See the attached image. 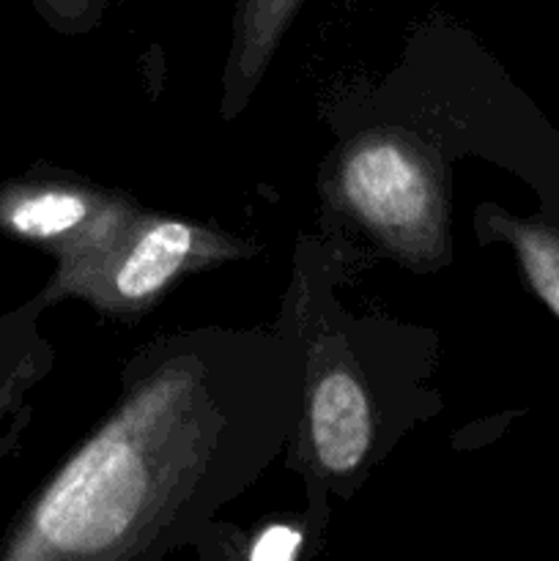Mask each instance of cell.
I'll list each match as a JSON object with an SVG mask.
<instances>
[{
	"label": "cell",
	"mask_w": 559,
	"mask_h": 561,
	"mask_svg": "<svg viewBox=\"0 0 559 561\" xmlns=\"http://www.w3.org/2000/svg\"><path fill=\"white\" fill-rule=\"evenodd\" d=\"M197 370L164 367L88 438L11 529L9 561L118 557L206 455Z\"/></svg>",
	"instance_id": "cell-1"
},
{
	"label": "cell",
	"mask_w": 559,
	"mask_h": 561,
	"mask_svg": "<svg viewBox=\"0 0 559 561\" xmlns=\"http://www.w3.org/2000/svg\"><path fill=\"white\" fill-rule=\"evenodd\" d=\"M230 257L241 244L219 230L132 206L107 233L58 255L42 305L77 296L107 316H140L181 277Z\"/></svg>",
	"instance_id": "cell-2"
},
{
	"label": "cell",
	"mask_w": 559,
	"mask_h": 561,
	"mask_svg": "<svg viewBox=\"0 0 559 561\" xmlns=\"http://www.w3.org/2000/svg\"><path fill=\"white\" fill-rule=\"evenodd\" d=\"M334 186L345 211L392 255L417 266L449 252L447 195L425 148L400 131H370L349 142Z\"/></svg>",
	"instance_id": "cell-3"
},
{
	"label": "cell",
	"mask_w": 559,
	"mask_h": 561,
	"mask_svg": "<svg viewBox=\"0 0 559 561\" xmlns=\"http://www.w3.org/2000/svg\"><path fill=\"white\" fill-rule=\"evenodd\" d=\"M126 197L64 179H20L0 186V230L55 257L107 233L129 208Z\"/></svg>",
	"instance_id": "cell-4"
},
{
	"label": "cell",
	"mask_w": 559,
	"mask_h": 561,
	"mask_svg": "<svg viewBox=\"0 0 559 561\" xmlns=\"http://www.w3.org/2000/svg\"><path fill=\"white\" fill-rule=\"evenodd\" d=\"M373 405L365 383L345 365H312L307 387V442L329 477H351L373 449Z\"/></svg>",
	"instance_id": "cell-5"
},
{
	"label": "cell",
	"mask_w": 559,
	"mask_h": 561,
	"mask_svg": "<svg viewBox=\"0 0 559 561\" xmlns=\"http://www.w3.org/2000/svg\"><path fill=\"white\" fill-rule=\"evenodd\" d=\"M301 0H236L233 47L225 71V115L239 113L261 82Z\"/></svg>",
	"instance_id": "cell-6"
},
{
	"label": "cell",
	"mask_w": 559,
	"mask_h": 561,
	"mask_svg": "<svg viewBox=\"0 0 559 561\" xmlns=\"http://www.w3.org/2000/svg\"><path fill=\"white\" fill-rule=\"evenodd\" d=\"M482 222L493 236L513 247L526 283L559 318V230L537 219L510 217L497 208L482 214Z\"/></svg>",
	"instance_id": "cell-7"
},
{
	"label": "cell",
	"mask_w": 559,
	"mask_h": 561,
	"mask_svg": "<svg viewBox=\"0 0 559 561\" xmlns=\"http://www.w3.org/2000/svg\"><path fill=\"white\" fill-rule=\"evenodd\" d=\"M11 318H0V455L5 449V438H9V431H5V420L20 409V394L25 389V383L31 381L27 378V362L9 354V343H5V329H9Z\"/></svg>",
	"instance_id": "cell-8"
},
{
	"label": "cell",
	"mask_w": 559,
	"mask_h": 561,
	"mask_svg": "<svg viewBox=\"0 0 559 561\" xmlns=\"http://www.w3.org/2000/svg\"><path fill=\"white\" fill-rule=\"evenodd\" d=\"M299 551V535L285 526H272L269 531H263L261 540L255 542V548L250 551L252 559H294Z\"/></svg>",
	"instance_id": "cell-9"
},
{
	"label": "cell",
	"mask_w": 559,
	"mask_h": 561,
	"mask_svg": "<svg viewBox=\"0 0 559 561\" xmlns=\"http://www.w3.org/2000/svg\"><path fill=\"white\" fill-rule=\"evenodd\" d=\"M38 5H42L44 14L53 16L55 25L60 27V22L66 20H82L88 11H93L96 0H38Z\"/></svg>",
	"instance_id": "cell-10"
}]
</instances>
